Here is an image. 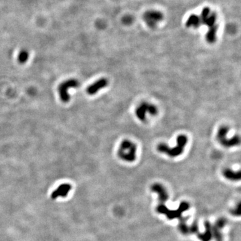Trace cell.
<instances>
[{"mask_svg": "<svg viewBox=\"0 0 241 241\" xmlns=\"http://www.w3.org/2000/svg\"><path fill=\"white\" fill-rule=\"evenodd\" d=\"M188 140V137L186 135H180L176 139V145L175 147H170L167 144L160 143L157 147V149L159 152L166 154L171 158H176L183 154Z\"/></svg>", "mask_w": 241, "mask_h": 241, "instance_id": "1", "label": "cell"}, {"mask_svg": "<svg viewBox=\"0 0 241 241\" xmlns=\"http://www.w3.org/2000/svg\"><path fill=\"white\" fill-rule=\"evenodd\" d=\"M137 147L134 143L129 140H123L118 149V156L127 162H133L136 160Z\"/></svg>", "mask_w": 241, "mask_h": 241, "instance_id": "2", "label": "cell"}, {"mask_svg": "<svg viewBox=\"0 0 241 241\" xmlns=\"http://www.w3.org/2000/svg\"><path fill=\"white\" fill-rule=\"evenodd\" d=\"M229 131V127L226 125H222L219 127L217 132V140L222 145L225 147H232L234 146H238L240 143V136L236 135L231 138H227L228 132Z\"/></svg>", "mask_w": 241, "mask_h": 241, "instance_id": "3", "label": "cell"}, {"mask_svg": "<svg viewBox=\"0 0 241 241\" xmlns=\"http://www.w3.org/2000/svg\"><path fill=\"white\" fill-rule=\"evenodd\" d=\"M189 204L187 202H182L178 208V209L176 210H169L166 206L164 205V204H160L157 208V211L159 213L161 214H165L166 215L167 218L168 219H174L177 218H180L181 214L183 212L188 210L189 208Z\"/></svg>", "mask_w": 241, "mask_h": 241, "instance_id": "4", "label": "cell"}, {"mask_svg": "<svg viewBox=\"0 0 241 241\" xmlns=\"http://www.w3.org/2000/svg\"><path fill=\"white\" fill-rule=\"evenodd\" d=\"M158 113V107L156 105L147 102L141 103L135 111V115H136L137 119L141 121H145L146 120L147 113H149L151 115H156Z\"/></svg>", "mask_w": 241, "mask_h": 241, "instance_id": "5", "label": "cell"}, {"mask_svg": "<svg viewBox=\"0 0 241 241\" xmlns=\"http://www.w3.org/2000/svg\"><path fill=\"white\" fill-rule=\"evenodd\" d=\"M79 81L76 79L71 78L63 82L59 87V92L60 99L64 103H67L70 100V95L68 93V90L71 88H77L79 87Z\"/></svg>", "mask_w": 241, "mask_h": 241, "instance_id": "6", "label": "cell"}, {"mask_svg": "<svg viewBox=\"0 0 241 241\" xmlns=\"http://www.w3.org/2000/svg\"><path fill=\"white\" fill-rule=\"evenodd\" d=\"M108 85L109 81L107 78H101L94 82L93 84L90 85L87 89V92L90 95H93V94L97 93L99 90L107 87Z\"/></svg>", "mask_w": 241, "mask_h": 241, "instance_id": "7", "label": "cell"}, {"mask_svg": "<svg viewBox=\"0 0 241 241\" xmlns=\"http://www.w3.org/2000/svg\"><path fill=\"white\" fill-rule=\"evenodd\" d=\"M161 19H162V15L161 13L156 11H150L145 13L144 15V20L150 27L154 26Z\"/></svg>", "mask_w": 241, "mask_h": 241, "instance_id": "8", "label": "cell"}, {"mask_svg": "<svg viewBox=\"0 0 241 241\" xmlns=\"http://www.w3.org/2000/svg\"><path fill=\"white\" fill-rule=\"evenodd\" d=\"M151 190L154 192L158 193L159 195V199H160V204H164L168 199V193L167 190L162 185L160 184H155L151 186Z\"/></svg>", "mask_w": 241, "mask_h": 241, "instance_id": "9", "label": "cell"}, {"mask_svg": "<svg viewBox=\"0 0 241 241\" xmlns=\"http://www.w3.org/2000/svg\"><path fill=\"white\" fill-rule=\"evenodd\" d=\"M224 177L231 181H239L240 180V171H234L231 169H225L222 171Z\"/></svg>", "mask_w": 241, "mask_h": 241, "instance_id": "10", "label": "cell"}, {"mask_svg": "<svg viewBox=\"0 0 241 241\" xmlns=\"http://www.w3.org/2000/svg\"><path fill=\"white\" fill-rule=\"evenodd\" d=\"M205 228H206L205 232L202 234H198V237L202 241H210L212 236V227H211L210 222H206Z\"/></svg>", "mask_w": 241, "mask_h": 241, "instance_id": "11", "label": "cell"}, {"mask_svg": "<svg viewBox=\"0 0 241 241\" xmlns=\"http://www.w3.org/2000/svg\"><path fill=\"white\" fill-rule=\"evenodd\" d=\"M71 189V186L69 184H62L54 192H53L52 198H56L58 196H65Z\"/></svg>", "mask_w": 241, "mask_h": 241, "instance_id": "12", "label": "cell"}, {"mask_svg": "<svg viewBox=\"0 0 241 241\" xmlns=\"http://www.w3.org/2000/svg\"><path fill=\"white\" fill-rule=\"evenodd\" d=\"M218 30V25L215 24L212 27L209 28V30L206 34V40L210 44H213L216 42V32Z\"/></svg>", "mask_w": 241, "mask_h": 241, "instance_id": "13", "label": "cell"}, {"mask_svg": "<svg viewBox=\"0 0 241 241\" xmlns=\"http://www.w3.org/2000/svg\"><path fill=\"white\" fill-rule=\"evenodd\" d=\"M201 24L202 23L200 17L194 14L191 15V16L189 17L188 20L186 21L187 27L193 26V28H198Z\"/></svg>", "mask_w": 241, "mask_h": 241, "instance_id": "14", "label": "cell"}, {"mask_svg": "<svg viewBox=\"0 0 241 241\" xmlns=\"http://www.w3.org/2000/svg\"><path fill=\"white\" fill-rule=\"evenodd\" d=\"M186 218H184V217H181L180 218V224H179V229L180 232H182V233L184 234H188L189 232H190V229H189V227H188V225L186 224Z\"/></svg>", "mask_w": 241, "mask_h": 241, "instance_id": "15", "label": "cell"}, {"mask_svg": "<svg viewBox=\"0 0 241 241\" xmlns=\"http://www.w3.org/2000/svg\"><path fill=\"white\" fill-rule=\"evenodd\" d=\"M216 20V15L215 13H212V14H210L209 16H208L207 19H206L205 21H204L203 24L207 25L208 28L212 27L213 26V25H215Z\"/></svg>", "mask_w": 241, "mask_h": 241, "instance_id": "16", "label": "cell"}, {"mask_svg": "<svg viewBox=\"0 0 241 241\" xmlns=\"http://www.w3.org/2000/svg\"><path fill=\"white\" fill-rule=\"evenodd\" d=\"M28 57H29L28 52L26 51L25 50H22L21 51H20V52L18 55V61L20 63L23 64L27 61L28 59Z\"/></svg>", "mask_w": 241, "mask_h": 241, "instance_id": "17", "label": "cell"}, {"mask_svg": "<svg viewBox=\"0 0 241 241\" xmlns=\"http://www.w3.org/2000/svg\"><path fill=\"white\" fill-rule=\"evenodd\" d=\"M212 232L214 235V238H216V241H222V236L220 233V229L217 228L216 226L212 227Z\"/></svg>", "mask_w": 241, "mask_h": 241, "instance_id": "18", "label": "cell"}, {"mask_svg": "<svg viewBox=\"0 0 241 241\" xmlns=\"http://www.w3.org/2000/svg\"><path fill=\"white\" fill-rule=\"evenodd\" d=\"M210 10L208 8H204L203 10H202L201 16L200 17V18L201 23H202V24H203L204 21H205V20L207 19L208 16L210 15Z\"/></svg>", "mask_w": 241, "mask_h": 241, "instance_id": "19", "label": "cell"}, {"mask_svg": "<svg viewBox=\"0 0 241 241\" xmlns=\"http://www.w3.org/2000/svg\"><path fill=\"white\" fill-rule=\"evenodd\" d=\"M226 223H227V220H226V219L220 218L216 222V224H215V226H216L217 228H218V229H221L222 228H223L224 227Z\"/></svg>", "mask_w": 241, "mask_h": 241, "instance_id": "20", "label": "cell"}, {"mask_svg": "<svg viewBox=\"0 0 241 241\" xmlns=\"http://www.w3.org/2000/svg\"><path fill=\"white\" fill-rule=\"evenodd\" d=\"M240 204L238 203V206H237V208H234L233 210L231 211L232 214L233 215H236V216H239L240 215Z\"/></svg>", "mask_w": 241, "mask_h": 241, "instance_id": "21", "label": "cell"}, {"mask_svg": "<svg viewBox=\"0 0 241 241\" xmlns=\"http://www.w3.org/2000/svg\"><path fill=\"white\" fill-rule=\"evenodd\" d=\"M189 229H190V232H193V233H196V232H197L198 231V224L196 223H193Z\"/></svg>", "mask_w": 241, "mask_h": 241, "instance_id": "22", "label": "cell"}, {"mask_svg": "<svg viewBox=\"0 0 241 241\" xmlns=\"http://www.w3.org/2000/svg\"><path fill=\"white\" fill-rule=\"evenodd\" d=\"M131 21H132V20H131V18H130V17H126V18H125L123 19V21H125V22H127V23H129Z\"/></svg>", "mask_w": 241, "mask_h": 241, "instance_id": "23", "label": "cell"}]
</instances>
